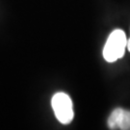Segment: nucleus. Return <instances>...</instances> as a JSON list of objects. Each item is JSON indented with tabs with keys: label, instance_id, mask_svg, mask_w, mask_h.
<instances>
[{
	"label": "nucleus",
	"instance_id": "nucleus-2",
	"mask_svg": "<svg viewBox=\"0 0 130 130\" xmlns=\"http://www.w3.org/2000/svg\"><path fill=\"white\" fill-rule=\"evenodd\" d=\"M52 109L56 119L63 124L70 123L73 117V104L70 98L65 93H57L53 95L51 100Z\"/></svg>",
	"mask_w": 130,
	"mask_h": 130
},
{
	"label": "nucleus",
	"instance_id": "nucleus-1",
	"mask_svg": "<svg viewBox=\"0 0 130 130\" xmlns=\"http://www.w3.org/2000/svg\"><path fill=\"white\" fill-rule=\"evenodd\" d=\"M127 48L125 33L121 29H116L109 35L103 47V58L108 63H113L123 57Z\"/></svg>",
	"mask_w": 130,
	"mask_h": 130
},
{
	"label": "nucleus",
	"instance_id": "nucleus-4",
	"mask_svg": "<svg viewBox=\"0 0 130 130\" xmlns=\"http://www.w3.org/2000/svg\"><path fill=\"white\" fill-rule=\"evenodd\" d=\"M127 49H128V51L130 52V39L127 40Z\"/></svg>",
	"mask_w": 130,
	"mask_h": 130
},
{
	"label": "nucleus",
	"instance_id": "nucleus-3",
	"mask_svg": "<svg viewBox=\"0 0 130 130\" xmlns=\"http://www.w3.org/2000/svg\"><path fill=\"white\" fill-rule=\"evenodd\" d=\"M107 124L113 130H130V111L117 108L108 118Z\"/></svg>",
	"mask_w": 130,
	"mask_h": 130
}]
</instances>
